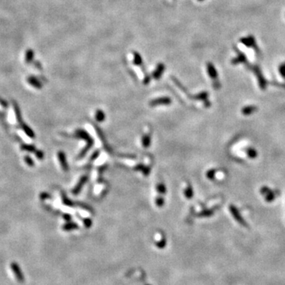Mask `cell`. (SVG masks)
<instances>
[{
	"instance_id": "6da1fadb",
	"label": "cell",
	"mask_w": 285,
	"mask_h": 285,
	"mask_svg": "<svg viewBox=\"0 0 285 285\" xmlns=\"http://www.w3.org/2000/svg\"><path fill=\"white\" fill-rule=\"evenodd\" d=\"M11 271L13 272L15 278H16V280H17V281H19V282H22V281L24 280L23 274H22L21 268H20V267L18 266V265H17V263H15V262L11 263Z\"/></svg>"
},
{
	"instance_id": "7a4b0ae2",
	"label": "cell",
	"mask_w": 285,
	"mask_h": 285,
	"mask_svg": "<svg viewBox=\"0 0 285 285\" xmlns=\"http://www.w3.org/2000/svg\"><path fill=\"white\" fill-rule=\"evenodd\" d=\"M240 41L243 43V45L247 46V47L253 48V49H255L256 50H258V49H257V45H256L255 39H254L253 36H247V37H243V38L241 39Z\"/></svg>"
},
{
	"instance_id": "3957f363",
	"label": "cell",
	"mask_w": 285,
	"mask_h": 285,
	"mask_svg": "<svg viewBox=\"0 0 285 285\" xmlns=\"http://www.w3.org/2000/svg\"><path fill=\"white\" fill-rule=\"evenodd\" d=\"M170 103H171V100L169 98H161L151 101L150 105L155 106V105H170Z\"/></svg>"
},
{
	"instance_id": "277c9868",
	"label": "cell",
	"mask_w": 285,
	"mask_h": 285,
	"mask_svg": "<svg viewBox=\"0 0 285 285\" xmlns=\"http://www.w3.org/2000/svg\"><path fill=\"white\" fill-rule=\"evenodd\" d=\"M234 49L236 50L237 53H238V57L232 60V64H238V63H243V62L246 61V57L245 54L243 53V52H242L239 51L236 47H234Z\"/></svg>"
},
{
	"instance_id": "5b68a950",
	"label": "cell",
	"mask_w": 285,
	"mask_h": 285,
	"mask_svg": "<svg viewBox=\"0 0 285 285\" xmlns=\"http://www.w3.org/2000/svg\"><path fill=\"white\" fill-rule=\"evenodd\" d=\"M59 158H60V164H61L63 169H64V170H67L68 166L66 161V158H65V155H64V153H62V152H60V153H59Z\"/></svg>"
},
{
	"instance_id": "8992f818",
	"label": "cell",
	"mask_w": 285,
	"mask_h": 285,
	"mask_svg": "<svg viewBox=\"0 0 285 285\" xmlns=\"http://www.w3.org/2000/svg\"><path fill=\"white\" fill-rule=\"evenodd\" d=\"M142 147H144V148H147V147H149L150 144H151V137H150V135H145V136L142 137Z\"/></svg>"
},
{
	"instance_id": "52a82bcc",
	"label": "cell",
	"mask_w": 285,
	"mask_h": 285,
	"mask_svg": "<svg viewBox=\"0 0 285 285\" xmlns=\"http://www.w3.org/2000/svg\"><path fill=\"white\" fill-rule=\"evenodd\" d=\"M105 113H103V111L102 110H98L96 112L95 114V119L99 122H102L105 120Z\"/></svg>"
},
{
	"instance_id": "ba28073f",
	"label": "cell",
	"mask_w": 285,
	"mask_h": 285,
	"mask_svg": "<svg viewBox=\"0 0 285 285\" xmlns=\"http://www.w3.org/2000/svg\"><path fill=\"white\" fill-rule=\"evenodd\" d=\"M208 73L211 75V76L212 78H216V71H215V68L213 67V66L211 64H208Z\"/></svg>"
},
{
	"instance_id": "9c48e42d",
	"label": "cell",
	"mask_w": 285,
	"mask_h": 285,
	"mask_svg": "<svg viewBox=\"0 0 285 285\" xmlns=\"http://www.w3.org/2000/svg\"><path fill=\"white\" fill-rule=\"evenodd\" d=\"M185 195L186 196V197H187L188 199H191L192 196H193V189H192L191 187L185 189Z\"/></svg>"
},
{
	"instance_id": "30bf717a",
	"label": "cell",
	"mask_w": 285,
	"mask_h": 285,
	"mask_svg": "<svg viewBox=\"0 0 285 285\" xmlns=\"http://www.w3.org/2000/svg\"><path fill=\"white\" fill-rule=\"evenodd\" d=\"M29 82H30V84H32L33 86H36V87H40V86H40V84H39V82L37 81L36 79L33 78V77H31V78H30V79H29Z\"/></svg>"
},
{
	"instance_id": "8fae6325",
	"label": "cell",
	"mask_w": 285,
	"mask_h": 285,
	"mask_svg": "<svg viewBox=\"0 0 285 285\" xmlns=\"http://www.w3.org/2000/svg\"><path fill=\"white\" fill-rule=\"evenodd\" d=\"M33 52L32 50H29L26 53V61H31L33 60Z\"/></svg>"
},
{
	"instance_id": "7c38bea8",
	"label": "cell",
	"mask_w": 285,
	"mask_h": 285,
	"mask_svg": "<svg viewBox=\"0 0 285 285\" xmlns=\"http://www.w3.org/2000/svg\"><path fill=\"white\" fill-rule=\"evenodd\" d=\"M85 181H86V177H83V179L81 180V181L79 182V185H78V186H76L75 189H74V190H75V191H74L75 193H79V192L80 191V190H79V189H80V187L82 186V185H83V183L85 182Z\"/></svg>"
}]
</instances>
